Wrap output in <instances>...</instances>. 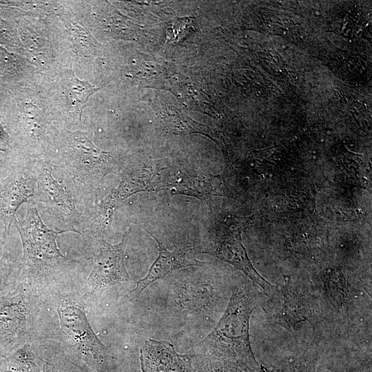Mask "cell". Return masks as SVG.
<instances>
[{
  "label": "cell",
  "instance_id": "20",
  "mask_svg": "<svg viewBox=\"0 0 372 372\" xmlns=\"http://www.w3.org/2000/svg\"><path fill=\"white\" fill-rule=\"evenodd\" d=\"M371 364H369L366 366H364V368H362L360 369H356V370H354L351 372H371Z\"/></svg>",
  "mask_w": 372,
  "mask_h": 372
},
{
  "label": "cell",
  "instance_id": "18",
  "mask_svg": "<svg viewBox=\"0 0 372 372\" xmlns=\"http://www.w3.org/2000/svg\"><path fill=\"white\" fill-rule=\"evenodd\" d=\"M204 372H256L242 363L226 358L209 356L204 368Z\"/></svg>",
  "mask_w": 372,
  "mask_h": 372
},
{
  "label": "cell",
  "instance_id": "4",
  "mask_svg": "<svg viewBox=\"0 0 372 372\" xmlns=\"http://www.w3.org/2000/svg\"><path fill=\"white\" fill-rule=\"evenodd\" d=\"M65 149L58 163L78 192L87 193L110 173L119 174L122 169L114 156L96 147L81 132L69 133Z\"/></svg>",
  "mask_w": 372,
  "mask_h": 372
},
{
  "label": "cell",
  "instance_id": "1",
  "mask_svg": "<svg viewBox=\"0 0 372 372\" xmlns=\"http://www.w3.org/2000/svg\"><path fill=\"white\" fill-rule=\"evenodd\" d=\"M259 298L252 282L234 286L227 308L214 329L197 345L210 356L247 365L254 371L267 372L254 354L249 335L250 318Z\"/></svg>",
  "mask_w": 372,
  "mask_h": 372
},
{
  "label": "cell",
  "instance_id": "6",
  "mask_svg": "<svg viewBox=\"0 0 372 372\" xmlns=\"http://www.w3.org/2000/svg\"><path fill=\"white\" fill-rule=\"evenodd\" d=\"M27 169L37 183V198L44 204L54 228L80 234L76 227L83 225V215L77 210L72 195L53 176L52 168L38 163Z\"/></svg>",
  "mask_w": 372,
  "mask_h": 372
},
{
  "label": "cell",
  "instance_id": "8",
  "mask_svg": "<svg viewBox=\"0 0 372 372\" xmlns=\"http://www.w3.org/2000/svg\"><path fill=\"white\" fill-rule=\"evenodd\" d=\"M130 229L121 241L112 245L103 238H96L92 271L82 290L83 297H99L113 285L130 280L125 264V251Z\"/></svg>",
  "mask_w": 372,
  "mask_h": 372
},
{
  "label": "cell",
  "instance_id": "10",
  "mask_svg": "<svg viewBox=\"0 0 372 372\" xmlns=\"http://www.w3.org/2000/svg\"><path fill=\"white\" fill-rule=\"evenodd\" d=\"M143 228L156 241L158 256L147 275L140 279L136 282L135 288L130 291V296L132 298L136 299L150 284L164 278L176 269L191 266H203L205 263L196 259V249L193 246H177L173 250H168L154 235L145 228Z\"/></svg>",
  "mask_w": 372,
  "mask_h": 372
},
{
  "label": "cell",
  "instance_id": "7",
  "mask_svg": "<svg viewBox=\"0 0 372 372\" xmlns=\"http://www.w3.org/2000/svg\"><path fill=\"white\" fill-rule=\"evenodd\" d=\"M195 249L196 254L211 255L242 271L261 288L266 297L272 291L275 285L265 279L253 267L242 245L240 231L234 225H214Z\"/></svg>",
  "mask_w": 372,
  "mask_h": 372
},
{
  "label": "cell",
  "instance_id": "15",
  "mask_svg": "<svg viewBox=\"0 0 372 372\" xmlns=\"http://www.w3.org/2000/svg\"><path fill=\"white\" fill-rule=\"evenodd\" d=\"M101 87L93 86L85 81H81L74 75H70L65 81V90L69 104L74 111L81 114L90 96Z\"/></svg>",
  "mask_w": 372,
  "mask_h": 372
},
{
  "label": "cell",
  "instance_id": "12",
  "mask_svg": "<svg viewBox=\"0 0 372 372\" xmlns=\"http://www.w3.org/2000/svg\"><path fill=\"white\" fill-rule=\"evenodd\" d=\"M24 169L12 173L0 180V221L3 224V242L9 235L19 207L28 202L34 195V188L28 187L29 178L23 174Z\"/></svg>",
  "mask_w": 372,
  "mask_h": 372
},
{
  "label": "cell",
  "instance_id": "2",
  "mask_svg": "<svg viewBox=\"0 0 372 372\" xmlns=\"http://www.w3.org/2000/svg\"><path fill=\"white\" fill-rule=\"evenodd\" d=\"M14 222L23 245L21 264L26 282L36 287L69 267L72 261L61 253L56 242L58 236L66 231L48 228L35 201L28 200L24 218H15Z\"/></svg>",
  "mask_w": 372,
  "mask_h": 372
},
{
  "label": "cell",
  "instance_id": "14",
  "mask_svg": "<svg viewBox=\"0 0 372 372\" xmlns=\"http://www.w3.org/2000/svg\"><path fill=\"white\" fill-rule=\"evenodd\" d=\"M319 344V336L316 335L300 355L285 362L279 372H316L320 357Z\"/></svg>",
  "mask_w": 372,
  "mask_h": 372
},
{
  "label": "cell",
  "instance_id": "3",
  "mask_svg": "<svg viewBox=\"0 0 372 372\" xmlns=\"http://www.w3.org/2000/svg\"><path fill=\"white\" fill-rule=\"evenodd\" d=\"M262 307L269 323L282 327L295 340L302 323L317 329L319 303L310 282L285 275L282 285H274Z\"/></svg>",
  "mask_w": 372,
  "mask_h": 372
},
{
  "label": "cell",
  "instance_id": "5",
  "mask_svg": "<svg viewBox=\"0 0 372 372\" xmlns=\"http://www.w3.org/2000/svg\"><path fill=\"white\" fill-rule=\"evenodd\" d=\"M40 309L36 287L26 281L0 296V352L12 353L30 342Z\"/></svg>",
  "mask_w": 372,
  "mask_h": 372
},
{
  "label": "cell",
  "instance_id": "16",
  "mask_svg": "<svg viewBox=\"0 0 372 372\" xmlns=\"http://www.w3.org/2000/svg\"><path fill=\"white\" fill-rule=\"evenodd\" d=\"M162 121L169 131L178 134L198 133L211 137V130L209 127L198 123L183 114L176 112L165 113Z\"/></svg>",
  "mask_w": 372,
  "mask_h": 372
},
{
  "label": "cell",
  "instance_id": "19",
  "mask_svg": "<svg viewBox=\"0 0 372 372\" xmlns=\"http://www.w3.org/2000/svg\"><path fill=\"white\" fill-rule=\"evenodd\" d=\"M18 264L12 256L4 251L0 258V293L10 282L11 276Z\"/></svg>",
  "mask_w": 372,
  "mask_h": 372
},
{
  "label": "cell",
  "instance_id": "9",
  "mask_svg": "<svg viewBox=\"0 0 372 372\" xmlns=\"http://www.w3.org/2000/svg\"><path fill=\"white\" fill-rule=\"evenodd\" d=\"M56 309L63 344L79 355L103 360L106 348L92 328L84 308L65 298L59 300Z\"/></svg>",
  "mask_w": 372,
  "mask_h": 372
},
{
  "label": "cell",
  "instance_id": "11",
  "mask_svg": "<svg viewBox=\"0 0 372 372\" xmlns=\"http://www.w3.org/2000/svg\"><path fill=\"white\" fill-rule=\"evenodd\" d=\"M140 358L143 372H193L187 355L178 354L165 340H147Z\"/></svg>",
  "mask_w": 372,
  "mask_h": 372
},
{
  "label": "cell",
  "instance_id": "17",
  "mask_svg": "<svg viewBox=\"0 0 372 372\" xmlns=\"http://www.w3.org/2000/svg\"><path fill=\"white\" fill-rule=\"evenodd\" d=\"M8 372H39L30 344L20 347L10 354L8 358Z\"/></svg>",
  "mask_w": 372,
  "mask_h": 372
},
{
  "label": "cell",
  "instance_id": "13",
  "mask_svg": "<svg viewBox=\"0 0 372 372\" xmlns=\"http://www.w3.org/2000/svg\"><path fill=\"white\" fill-rule=\"evenodd\" d=\"M318 300L329 305L331 310L347 316L350 305L357 298L358 291L344 277L330 278L324 276L310 282Z\"/></svg>",
  "mask_w": 372,
  "mask_h": 372
}]
</instances>
